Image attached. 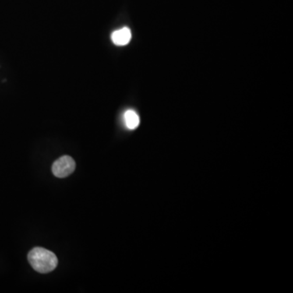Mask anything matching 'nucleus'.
I'll list each match as a JSON object with an SVG mask.
<instances>
[{"label": "nucleus", "mask_w": 293, "mask_h": 293, "mask_svg": "<svg viewBox=\"0 0 293 293\" xmlns=\"http://www.w3.org/2000/svg\"><path fill=\"white\" fill-rule=\"evenodd\" d=\"M76 168L75 160L69 156H63L52 164V173L57 178H65L70 175Z\"/></svg>", "instance_id": "obj_2"}, {"label": "nucleus", "mask_w": 293, "mask_h": 293, "mask_svg": "<svg viewBox=\"0 0 293 293\" xmlns=\"http://www.w3.org/2000/svg\"><path fill=\"white\" fill-rule=\"evenodd\" d=\"M131 37H132V34H131V29L129 28L124 27L113 32L111 39L116 46L121 47V46L127 45L131 41Z\"/></svg>", "instance_id": "obj_3"}, {"label": "nucleus", "mask_w": 293, "mask_h": 293, "mask_svg": "<svg viewBox=\"0 0 293 293\" xmlns=\"http://www.w3.org/2000/svg\"><path fill=\"white\" fill-rule=\"evenodd\" d=\"M28 260L37 272L47 273L55 270L58 259L55 254L43 248H34L28 254Z\"/></svg>", "instance_id": "obj_1"}, {"label": "nucleus", "mask_w": 293, "mask_h": 293, "mask_svg": "<svg viewBox=\"0 0 293 293\" xmlns=\"http://www.w3.org/2000/svg\"><path fill=\"white\" fill-rule=\"evenodd\" d=\"M124 121H125V126L129 130L136 129L139 126V117L134 110H127L124 114Z\"/></svg>", "instance_id": "obj_4"}]
</instances>
